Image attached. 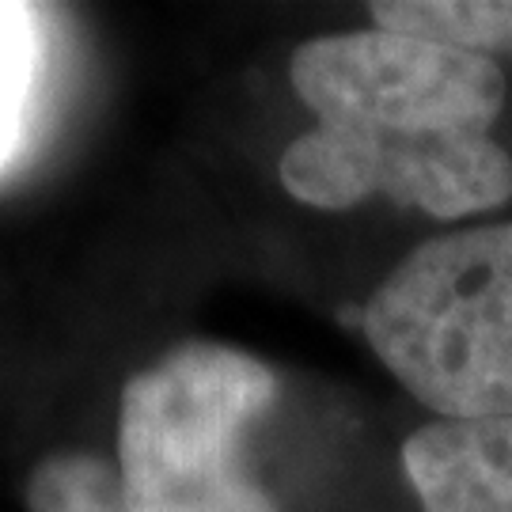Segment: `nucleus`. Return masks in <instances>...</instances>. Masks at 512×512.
<instances>
[{
	"label": "nucleus",
	"mask_w": 512,
	"mask_h": 512,
	"mask_svg": "<svg viewBox=\"0 0 512 512\" xmlns=\"http://www.w3.org/2000/svg\"><path fill=\"white\" fill-rule=\"evenodd\" d=\"M38 61H42L38 8L0 4V171L12 164L23 141Z\"/></svg>",
	"instance_id": "nucleus-7"
},
{
	"label": "nucleus",
	"mask_w": 512,
	"mask_h": 512,
	"mask_svg": "<svg viewBox=\"0 0 512 512\" xmlns=\"http://www.w3.org/2000/svg\"><path fill=\"white\" fill-rule=\"evenodd\" d=\"M27 512H129L118 471L84 452H54L27 478Z\"/></svg>",
	"instance_id": "nucleus-8"
},
{
	"label": "nucleus",
	"mask_w": 512,
	"mask_h": 512,
	"mask_svg": "<svg viewBox=\"0 0 512 512\" xmlns=\"http://www.w3.org/2000/svg\"><path fill=\"white\" fill-rule=\"evenodd\" d=\"M289 76L319 129L365 148L490 137L509 92L494 57L380 27L300 42Z\"/></svg>",
	"instance_id": "nucleus-3"
},
{
	"label": "nucleus",
	"mask_w": 512,
	"mask_h": 512,
	"mask_svg": "<svg viewBox=\"0 0 512 512\" xmlns=\"http://www.w3.org/2000/svg\"><path fill=\"white\" fill-rule=\"evenodd\" d=\"M281 183L296 202L315 209H353L384 194L437 220H459L509 202L512 156L494 137L475 133L361 148L308 129L285 148Z\"/></svg>",
	"instance_id": "nucleus-4"
},
{
	"label": "nucleus",
	"mask_w": 512,
	"mask_h": 512,
	"mask_svg": "<svg viewBox=\"0 0 512 512\" xmlns=\"http://www.w3.org/2000/svg\"><path fill=\"white\" fill-rule=\"evenodd\" d=\"M368 346L444 418H512V220L421 243L361 311Z\"/></svg>",
	"instance_id": "nucleus-1"
},
{
	"label": "nucleus",
	"mask_w": 512,
	"mask_h": 512,
	"mask_svg": "<svg viewBox=\"0 0 512 512\" xmlns=\"http://www.w3.org/2000/svg\"><path fill=\"white\" fill-rule=\"evenodd\" d=\"M277 399V376L213 342L171 349L122 387L118 486L129 512H277L243 467V433Z\"/></svg>",
	"instance_id": "nucleus-2"
},
{
	"label": "nucleus",
	"mask_w": 512,
	"mask_h": 512,
	"mask_svg": "<svg viewBox=\"0 0 512 512\" xmlns=\"http://www.w3.org/2000/svg\"><path fill=\"white\" fill-rule=\"evenodd\" d=\"M425 512H512V418H440L403 444Z\"/></svg>",
	"instance_id": "nucleus-5"
},
{
	"label": "nucleus",
	"mask_w": 512,
	"mask_h": 512,
	"mask_svg": "<svg viewBox=\"0 0 512 512\" xmlns=\"http://www.w3.org/2000/svg\"><path fill=\"white\" fill-rule=\"evenodd\" d=\"M368 16L391 35L425 38L478 57L512 54V0H376Z\"/></svg>",
	"instance_id": "nucleus-6"
}]
</instances>
